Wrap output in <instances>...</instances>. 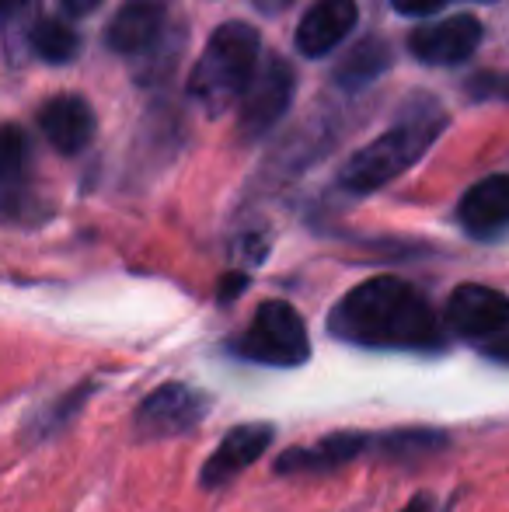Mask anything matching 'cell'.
I'll list each match as a JSON object with an SVG mask.
<instances>
[{
  "instance_id": "obj_1",
  "label": "cell",
  "mask_w": 509,
  "mask_h": 512,
  "mask_svg": "<svg viewBox=\"0 0 509 512\" xmlns=\"http://www.w3.org/2000/svg\"><path fill=\"white\" fill-rule=\"evenodd\" d=\"M328 331L363 349H440L443 331L429 300L412 283L377 276L360 283L328 314Z\"/></svg>"
},
{
  "instance_id": "obj_2",
  "label": "cell",
  "mask_w": 509,
  "mask_h": 512,
  "mask_svg": "<svg viewBox=\"0 0 509 512\" xmlns=\"http://www.w3.org/2000/svg\"><path fill=\"white\" fill-rule=\"evenodd\" d=\"M258 53H262V39H258L252 25H245V21L220 25L206 42L196 70H192V98L203 108H210V112L231 108L252 84L258 70Z\"/></svg>"
},
{
  "instance_id": "obj_3",
  "label": "cell",
  "mask_w": 509,
  "mask_h": 512,
  "mask_svg": "<svg viewBox=\"0 0 509 512\" xmlns=\"http://www.w3.org/2000/svg\"><path fill=\"white\" fill-rule=\"evenodd\" d=\"M443 129V115H415V119H405L401 126H394L391 133L377 136L370 147H363L353 161L342 171V185L349 192H374L387 185L391 178H398L405 168H412L426 147L436 140V133Z\"/></svg>"
},
{
  "instance_id": "obj_4",
  "label": "cell",
  "mask_w": 509,
  "mask_h": 512,
  "mask_svg": "<svg viewBox=\"0 0 509 512\" xmlns=\"http://www.w3.org/2000/svg\"><path fill=\"white\" fill-rule=\"evenodd\" d=\"M231 349L241 359H252L262 366H300L311 356V338L307 324L286 300H265L255 310L252 328L234 338Z\"/></svg>"
},
{
  "instance_id": "obj_5",
  "label": "cell",
  "mask_w": 509,
  "mask_h": 512,
  "mask_svg": "<svg viewBox=\"0 0 509 512\" xmlns=\"http://www.w3.org/2000/svg\"><path fill=\"white\" fill-rule=\"evenodd\" d=\"M210 401L189 384H164L150 391L136 408V436L140 439H175L192 432L206 418Z\"/></svg>"
},
{
  "instance_id": "obj_6",
  "label": "cell",
  "mask_w": 509,
  "mask_h": 512,
  "mask_svg": "<svg viewBox=\"0 0 509 512\" xmlns=\"http://www.w3.org/2000/svg\"><path fill=\"white\" fill-rule=\"evenodd\" d=\"M293 98V70L283 60H269L262 70H255L252 84L241 95V115H238V133L245 140L269 133L286 112Z\"/></svg>"
},
{
  "instance_id": "obj_7",
  "label": "cell",
  "mask_w": 509,
  "mask_h": 512,
  "mask_svg": "<svg viewBox=\"0 0 509 512\" xmlns=\"http://www.w3.org/2000/svg\"><path fill=\"white\" fill-rule=\"evenodd\" d=\"M447 324L461 338H496L509 328V297L492 286H457L447 300Z\"/></svg>"
},
{
  "instance_id": "obj_8",
  "label": "cell",
  "mask_w": 509,
  "mask_h": 512,
  "mask_svg": "<svg viewBox=\"0 0 509 512\" xmlns=\"http://www.w3.org/2000/svg\"><path fill=\"white\" fill-rule=\"evenodd\" d=\"M276 439V429L269 422H248V425H234L224 436V443L206 457L203 474H199V485L203 488H224L238 478L241 471L255 464L269 443Z\"/></svg>"
},
{
  "instance_id": "obj_9",
  "label": "cell",
  "mask_w": 509,
  "mask_h": 512,
  "mask_svg": "<svg viewBox=\"0 0 509 512\" xmlns=\"http://www.w3.org/2000/svg\"><path fill=\"white\" fill-rule=\"evenodd\" d=\"M478 42H482V21L471 14H454V18L436 21V25L415 28L408 49L429 67H454L475 53Z\"/></svg>"
},
{
  "instance_id": "obj_10",
  "label": "cell",
  "mask_w": 509,
  "mask_h": 512,
  "mask_svg": "<svg viewBox=\"0 0 509 512\" xmlns=\"http://www.w3.org/2000/svg\"><path fill=\"white\" fill-rule=\"evenodd\" d=\"M377 436L370 432H332L321 436L311 446H293V450L276 457V474H314V471H335V467L353 464L360 453L374 450Z\"/></svg>"
},
{
  "instance_id": "obj_11",
  "label": "cell",
  "mask_w": 509,
  "mask_h": 512,
  "mask_svg": "<svg viewBox=\"0 0 509 512\" xmlns=\"http://www.w3.org/2000/svg\"><path fill=\"white\" fill-rule=\"evenodd\" d=\"M356 0H318L297 28V49L307 60L332 53L356 25Z\"/></svg>"
},
{
  "instance_id": "obj_12",
  "label": "cell",
  "mask_w": 509,
  "mask_h": 512,
  "mask_svg": "<svg viewBox=\"0 0 509 512\" xmlns=\"http://www.w3.org/2000/svg\"><path fill=\"white\" fill-rule=\"evenodd\" d=\"M42 133L60 154H81L95 136V112L84 98L60 95L53 102L42 105Z\"/></svg>"
},
{
  "instance_id": "obj_13",
  "label": "cell",
  "mask_w": 509,
  "mask_h": 512,
  "mask_svg": "<svg viewBox=\"0 0 509 512\" xmlns=\"http://www.w3.org/2000/svg\"><path fill=\"white\" fill-rule=\"evenodd\" d=\"M461 223L468 234L489 237L509 227V175H492L461 199Z\"/></svg>"
},
{
  "instance_id": "obj_14",
  "label": "cell",
  "mask_w": 509,
  "mask_h": 512,
  "mask_svg": "<svg viewBox=\"0 0 509 512\" xmlns=\"http://www.w3.org/2000/svg\"><path fill=\"white\" fill-rule=\"evenodd\" d=\"M164 4L157 0H133L123 11L112 18L109 25V46L116 53H143L147 46H154L157 35L164 32Z\"/></svg>"
},
{
  "instance_id": "obj_15",
  "label": "cell",
  "mask_w": 509,
  "mask_h": 512,
  "mask_svg": "<svg viewBox=\"0 0 509 512\" xmlns=\"http://www.w3.org/2000/svg\"><path fill=\"white\" fill-rule=\"evenodd\" d=\"M387 63H391V49H387L381 39L360 42V46L346 56V63L339 67V84L349 91L363 88V84H370L374 77L384 74Z\"/></svg>"
},
{
  "instance_id": "obj_16",
  "label": "cell",
  "mask_w": 509,
  "mask_h": 512,
  "mask_svg": "<svg viewBox=\"0 0 509 512\" xmlns=\"http://www.w3.org/2000/svg\"><path fill=\"white\" fill-rule=\"evenodd\" d=\"M32 49L49 63H70L81 49V39L70 25L56 18H39L32 25Z\"/></svg>"
},
{
  "instance_id": "obj_17",
  "label": "cell",
  "mask_w": 509,
  "mask_h": 512,
  "mask_svg": "<svg viewBox=\"0 0 509 512\" xmlns=\"http://www.w3.org/2000/svg\"><path fill=\"white\" fill-rule=\"evenodd\" d=\"M25 168V133L18 126H0V185H11Z\"/></svg>"
},
{
  "instance_id": "obj_18",
  "label": "cell",
  "mask_w": 509,
  "mask_h": 512,
  "mask_svg": "<svg viewBox=\"0 0 509 512\" xmlns=\"http://www.w3.org/2000/svg\"><path fill=\"white\" fill-rule=\"evenodd\" d=\"M394 11L398 14H408V18H422V14H433L440 11L447 0H391Z\"/></svg>"
},
{
  "instance_id": "obj_19",
  "label": "cell",
  "mask_w": 509,
  "mask_h": 512,
  "mask_svg": "<svg viewBox=\"0 0 509 512\" xmlns=\"http://www.w3.org/2000/svg\"><path fill=\"white\" fill-rule=\"evenodd\" d=\"M485 352H489L492 359H503V363H509V328L503 331V335H496V342L485 345Z\"/></svg>"
},
{
  "instance_id": "obj_20",
  "label": "cell",
  "mask_w": 509,
  "mask_h": 512,
  "mask_svg": "<svg viewBox=\"0 0 509 512\" xmlns=\"http://www.w3.org/2000/svg\"><path fill=\"white\" fill-rule=\"evenodd\" d=\"M32 4V0H0V18H14V14H21L25 7Z\"/></svg>"
},
{
  "instance_id": "obj_21",
  "label": "cell",
  "mask_w": 509,
  "mask_h": 512,
  "mask_svg": "<svg viewBox=\"0 0 509 512\" xmlns=\"http://www.w3.org/2000/svg\"><path fill=\"white\" fill-rule=\"evenodd\" d=\"M67 4V11H74V14H88V11H95L102 0H63Z\"/></svg>"
},
{
  "instance_id": "obj_22",
  "label": "cell",
  "mask_w": 509,
  "mask_h": 512,
  "mask_svg": "<svg viewBox=\"0 0 509 512\" xmlns=\"http://www.w3.org/2000/svg\"><path fill=\"white\" fill-rule=\"evenodd\" d=\"M401 512H433V499H429V495H415Z\"/></svg>"
},
{
  "instance_id": "obj_23",
  "label": "cell",
  "mask_w": 509,
  "mask_h": 512,
  "mask_svg": "<svg viewBox=\"0 0 509 512\" xmlns=\"http://www.w3.org/2000/svg\"><path fill=\"white\" fill-rule=\"evenodd\" d=\"M241 286H245V276H227V286H224V300H231L234 293L241 290Z\"/></svg>"
},
{
  "instance_id": "obj_24",
  "label": "cell",
  "mask_w": 509,
  "mask_h": 512,
  "mask_svg": "<svg viewBox=\"0 0 509 512\" xmlns=\"http://www.w3.org/2000/svg\"><path fill=\"white\" fill-rule=\"evenodd\" d=\"M283 4H290V0H262V7H283Z\"/></svg>"
}]
</instances>
